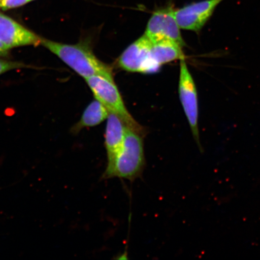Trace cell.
<instances>
[{
    "label": "cell",
    "mask_w": 260,
    "mask_h": 260,
    "mask_svg": "<svg viewBox=\"0 0 260 260\" xmlns=\"http://www.w3.org/2000/svg\"><path fill=\"white\" fill-rule=\"evenodd\" d=\"M152 58L159 66L177 60H184L183 48L170 40H161L152 42Z\"/></svg>",
    "instance_id": "obj_11"
},
{
    "label": "cell",
    "mask_w": 260,
    "mask_h": 260,
    "mask_svg": "<svg viewBox=\"0 0 260 260\" xmlns=\"http://www.w3.org/2000/svg\"><path fill=\"white\" fill-rule=\"evenodd\" d=\"M152 42L144 35L126 48L118 59L122 69L128 72L154 73L160 66L154 60L151 54Z\"/></svg>",
    "instance_id": "obj_6"
},
{
    "label": "cell",
    "mask_w": 260,
    "mask_h": 260,
    "mask_svg": "<svg viewBox=\"0 0 260 260\" xmlns=\"http://www.w3.org/2000/svg\"><path fill=\"white\" fill-rule=\"evenodd\" d=\"M180 29L175 18L173 5H169L152 14L146 25L145 35L152 42L170 40L183 48L186 44Z\"/></svg>",
    "instance_id": "obj_5"
},
{
    "label": "cell",
    "mask_w": 260,
    "mask_h": 260,
    "mask_svg": "<svg viewBox=\"0 0 260 260\" xmlns=\"http://www.w3.org/2000/svg\"><path fill=\"white\" fill-rule=\"evenodd\" d=\"M223 0H203L175 10V16L180 28L200 32L214 11Z\"/></svg>",
    "instance_id": "obj_7"
},
{
    "label": "cell",
    "mask_w": 260,
    "mask_h": 260,
    "mask_svg": "<svg viewBox=\"0 0 260 260\" xmlns=\"http://www.w3.org/2000/svg\"><path fill=\"white\" fill-rule=\"evenodd\" d=\"M25 67V64L15 61L0 59V75L12 70Z\"/></svg>",
    "instance_id": "obj_12"
},
{
    "label": "cell",
    "mask_w": 260,
    "mask_h": 260,
    "mask_svg": "<svg viewBox=\"0 0 260 260\" xmlns=\"http://www.w3.org/2000/svg\"><path fill=\"white\" fill-rule=\"evenodd\" d=\"M144 136L126 127L121 151L107 162L103 179L119 178L133 181L143 173L145 166Z\"/></svg>",
    "instance_id": "obj_2"
},
{
    "label": "cell",
    "mask_w": 260,
    "mask_h": 260,
    "mask_svg": "<svg viewBox=\"0 0 260 260\" xmlns=\"http://www.w3.org/2000/svg\"><path fill=\"white\" fill-rule=\"evenodd\" d=\"M29 1H30H30H32V0H29Z\"/></svg>",
    "instance_id": "obj_15"
},
{
    "label": "cell",
    "mask_w": 260,
    "mask_h": 260,
    "mask_svg": "<svg viewBox=\"0 0 260 260\" xmlns=\"http://www.w3.org/2000/svg\"><path fill=\"white\" fill-rule=\"evenodd\" d=\"M41 38L0 13V41L10 48L41 44Z\"/></svg>",
    "instance_id": "obj_8"
},
{
    "label": "cell",
    "mask_w": 260,
    "mask_h": 260,
    "mask_svg": "<svg viewBox=\"0 0 260 260\" xmlns=\"http://www.w3.org/2000/svg\"><path fill=\"white\" fill-rule=\"evenodd\" d=\"M29 0H0V8L3 10L12 9L24 6Z\"/></svg>",
    "instance_id": "obj_13"
},
{
    "label": "cell",
    "mask_w": 260,
    "mask_h": 260,
    "mask_svg": "<svg viewBox=\"0 0 260 260\" xmlns=\"http://www.w3.org/2000/svg\"><path fill=\"white\" fill-rule=\"evenodd\" d=\"M105 147L107 162L111 161L122 149L126 126L118 116L110 113L107 119Z\"/></svg>",
    "instance_id": "obj_9"
},
{
    "label": "cell",
    "mask_w": 260,
    "mask_h": 260,
    "mask_svg": "<svg viewBox=\"0 0 260 260\" xmlns=\"http://www.w3.org/2000/svg\"><path fill=\"white\" fill-rule=\"evenodd\" d=\"M41 44L84 79L102 76L113 80L112 68L100 61L86 45L61 44L43 38Z\"/></svg>",
    "instance_id": "obj_1"
},
{
    "label": "cell",
    "mask_w": 260,
    "mask_h": 260,
    "mask_svg": "<svg viewBox=\"0 0 260 260\" xmlns=\"http://www.w3.org/2000/svg\"><path fill=\"white\" fill-rule=\"evenodd\" d=\"M85 80L95 99L100 101L110 113L118 116L128 128L143 136L146 135L145 128L133 118L126 109L113 80L102 76H93Z\"/></svg>",
    "instance_id": "obj_3"
},
{
    "label": "cell",
    "mask_w": 260,
    "mask_h": 260,
    "mask_svg": "<svg viewBox=\"0 0 260 260\" xmlns=\"http://www.w3.org/2000/svg\"><path fill=\"white\" fill-rule=\"evenodd\" d=\"M10 48L0 41V57H6L9 54Z\"/></svg>",
    "instance_id": "obj_14"
},
{
    "label": "cell",
    "mask_w": 260,
    "mask_h": 260,
    "mask_svg": "<svg viewBox=\"0 0 260 260\" xmlns=\"http://www.w3.org/2000/svg\"><path fill=\"white\" fill-rule=\"evenodd\" d=\"M109 113L106 107L96 99L86 107L80 121L73 126L71 132L77 135L84 128L99 125L108 118Z\"/></svg>",
    "instance_id": "obj_10"
},
{
    "label": "cell",
    "mask_w": 260,
    "mask_h": 260,
    "mask_svg": "<svg viewBox=\"0 0 260 260\" xmlns=\"http://www.w3.org/2000/svg\"><path fill=\"white\" fill-rule=\"evenodd\" d=\"M178 90L181 105L189 123L194 140L199 150L201 153H203L204 149L201 144L198 128L199 106L197 86L184 60H181L180 61Z\"/></svg>",
    "instance_id": "obj_4"
}]
</instances>
